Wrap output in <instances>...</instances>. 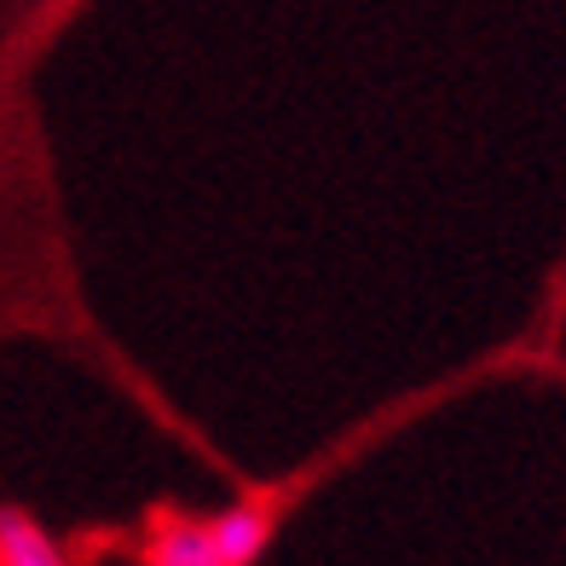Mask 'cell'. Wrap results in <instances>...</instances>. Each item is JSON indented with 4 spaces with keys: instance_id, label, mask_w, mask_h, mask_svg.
<instances>
[{
    "instance_id": "1",
    "label": "cell",
    "mask_w": 566,
    "mask_h": 566,
    "mask_svg": "<svg viewBox=\"0 0 566 566\" xmlns=\"http://www.w3.org/2000/svg\"><path fill=\"white\" fill-rule=\"evenodd\" d=\"M209 532H214V549L226 566H254L261 549L272 544V514L261 503H238V509H220Z\"/></svg>"
},
{
    "instance_id": "3",
    "label": "cell",
    "mask_w": 566,
    "mask_h": 566,
    "mask_svg": "<svg viewBox=\"0 0 566 566\" xmlns=\"http://www.w3.org/2000/svg\"><path fill=\"white\" fill-rule=\"evenodd\" d=\"M150 566H226L220 549H214V532L209 526H191L179 521L157 537V549H150Z\"/></svg>"
},
{
    "instance_id": "2",
    "label": "cell",
    "mask_w": 566,
    "mask_h": 566,
    "mask_svg": "<svg viewBox=\"0 0 566 566\" xmlns=\"http://www.w3.org/2000/svg\"><path fill=\"white\" fill-rule=\"evenodd\" d=\"M0 566H70V560L23 509H0Z\"/></svg>"
}]
</instances>
